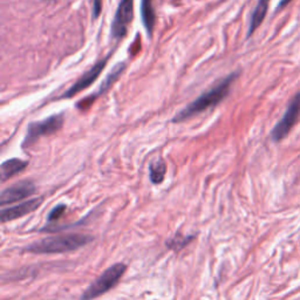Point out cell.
<instances>
[{
  "label": "cell",
  "instance_id": "obj_1",
  "mask_svg": "<svg viewBox=\"0 0 300 300\" xmlns=\"http://www.w3.org/2000/svg\"><path fill=\"white\" fill-rule=\"evenodd\" d=\"M237 77L238 73H232L229 75V77L224 78L219 84H217L215 86V87H212L210 91L202 94V95L198 96L196 100L188 104L184 109H182L178 114H176L172 121H186V120L194 118L195 115H198L201 114V113L210 109V108L216 107L217 104L222 102L225 97L228 96L229 92H230L231 85L234 84V81L237 79Z\"/></svg>",
  "mask_w": 300,
  "mask_h": 300
},
{
  "label": "cell",
  "instance_id": "obj_2",
  "mask_svg": "<svg viewBox=\"0 0 300 300\" xmlns=\"http://www.w3.org/2000/svg\"><path fill=\"white\" fill-rule=\"evenodd\" d=\"M93 241L92 236L88 235H65L47 237L33 243L27 249L32 253H62L69 252L87 245Z\"/></svg>",
  "mask_w": 300,
  "mask_h": 300
},
{
  "label": "cell",
  "instance_id": "obj_3",
  "mask_svg": "<svg viewBox=\"0 0 300 300\" xmlns=\"http://www.w3.org/2000/svg\"><path fill=\"white\" fill-rule=\"evenodd\" d=\"M127 266L123 262H118V264L110 266L107 269L102 275H101L96 280L89 285V287L81 295V300H92L94 298L100 297L101 294L106 293L109 291L114 285L118 283L119 279L121 278L125 273Z\"/></svg>",
  "mask_w": 300,
  "mask_h": 300
},
{
  "label": "cell",
  "instance_id": "obj_4",
  "mask_svg": "<svg viewBox=\"0 0 300 300\" xmlns=\"http://www.w3.org/2000/svg\"><path fill=\"white\" fill-rule=\"evenodd\" d=\"M62 125V115H53L51 118L41 120V121L31 123V125H28L27 133H26V136L22 141V147H31L40 137L54 134L55 131L61 129Z\"/></svg>",
  "mask_w": 300,
  "mask_h": 300
},
{
  "label": "cell",
  "instance_id": "obj_5",
  "mask_svg": "<svg viewBox=\"0 0 300 300\" xmlns=\"http://www.w3.org/2000/svg\"><path fill=\"white\" fill-rule=\"evenodd\" d=\"M134 0H120L111 25V35L115 39H122L128 32L129 24L133 20Z\"/></svg>",
  "mask_w": 300,
  "mask_h": 300
},
{
  "label": "cell",
  "instance_id": "obj_6",
  "mask_svg": "<svg viewBox=\"0 0 300 300\" xmlns=\"http://www.w3.org/2000/svg\"><path fill=\"white\" fill-rule=\"evenodd\" d=\"M300 114V92L295 95L293 101L290 103V106L285 111L283 118L275 126V128L272 129L271 136L273 141H280L287 136V134L290 133L292 127L294 126V123L297 122Z\"/></svg>",
  "mask_w": 300,
  "mask_h": 300
},
{
  "label": "cell",
  "instance_id": "obj_7",
  "mask_svg": "<svg viewBox=\"0 0 300 300\" xmlns=\"http://www.w3.org/2000/svg\"><path fill=\"white\" fill-rule=\"evenodd\" d=\"M109 56H110V54L108 56H106L104 59L100 60L99 62H96L95 65H94L91 69L87 70V72L82 75V77L79 79V80L75 82L73 86H70V87L67 89V91L63 93L61 96H60V99H70V97L75 96L77 94L84 91V89L88 88L89 86H91L93 82L100 77L101 72H102L103 68L107 65Z\"/></svg>",
  "mask_w": 300,
  "mask_h": 300
},
{
  "label": "cell",
  "instance_id": "obj_8",
  "mask_svg": "<svg viewBox=\"0 0 300 300\" xmlns=\"http://www.w3.org/2000/svg\"><path fill=\"white\" fill-rule=\"evenodd\" d=\"M35 193V185L31 181H21L12 186L7 188L0 195V204L3 206L6 204L14 203L24 198L31 196Z\"/></svg>",
  "mask_w": 300,
  "mask_h": 300
},
{
  "label": "cell",
  "instance_id": "obj_9",
  "mask_svg": "<svg viewBox=\"0 0 300 300\" xmlns=\"http://www.w3.org/2000/svg\"><path fill=\"white\" fill-rule=\"evenodd\" d=\"M43 198H32V200H28L24 202V203H20L19 205L12 206V208H6L2 210V213H0V218H2L3 223L10 222V220H14L17 218H20V217H24L25 215H28L36 210L43 203Z\"/></svg>",
  "mask_w": 300,
  "mask_h": 300
},
{
  "label": "cell",
  "instance_id": "obj_10",
  "mask_svg": "<svg viewBox=\"0 0 300 300\" xmlns=\"http://www.w3.org/2000/svg\"><path fill=\"white\" fill-rule=\"evenodd\" d=\"M269 3L270 0H258V4L254 9L252 16H251L250 25H249V31H247V36H251L254 33V31L259 27L260 24L266 17L269 9Z\"/></svg>",
  "mask_w": 300,
  "mask_h": 300
},
{
  "label": "cell",
  "instance_id": "obj_11",
  "mask_svg": "<svg viewBox=\"0 0 300 300\" xmlns=\"http://www.w3.org/2000/svg\"><path fill=\"white\" fill-rule=\"evenodd\" d=\"M141 17L144 28L147 29L148 35L152 36L156 19L153 0H141Z\"/></svg>",
  "mask_w": 300,
  "mask_h": 300
},
{
  "label": "cell",
  "instance_id": "obj_12",
  "mask_svg": "<svg viewBox=\"0 0 300 300\" xmlns=\"http://www.w3.org/2000/svg\"><path fill=\"white\" fill-rule=\"evenodd\" d=\"M27 167V162L20 159H11L5 161L2 164V181L5 182L6 179L13 177L14 175L24 170Z\"/></svg>",
  "mask_w": 300,
  "mask_h": 300
},
{
  "label": "cell",
  "instance_id": "obj_13",
  "mask_svg": "<svg viewBox=\"0 0 300 300\" xmlns=\"http://www.w3.org/2000/svg\"><path fill=\"white\" fill-rule=\"evenodd\" d=\"M125 68H126V63H123V62L118 63V65H116L114 68H113L111 72L107 75V78L104 79L103 84L100 86L99 92H97V95L106 93L108 89L111 87L113 84H115V81L118 80V79L120 78V75L123 73Z\"/></svg>",
  "mask_w": 300,
  "mask_h": 300
},
{
  "label": "cell",
  "instance_id": "obj_14",
  "mask_svg": "<svg viewBox=\"0 0 300 300\" xmlns=\"http://www.w3.org/2000/svg\"><path fill=\"white\" fill-rule=\"evenodd\" d=\"M150 170V181L154 184H160L162 183L164 176H166V164L162 160H157L155 162H153L149 167Z\"/></svg>",
  "mask_w": 300,
  "mask_h": 300
},
{
  "label": "cell",
  "instance_id": "obj_15",
  "mask_svg": "<svg viewBox=\"0 0 300 300\" xmlns=\"http://www.w3.org/2000/svg\"><path fill=\"white\" fill-rule=\"evenodd\" d=\"M194 237H182L181 235H177L174 239L167 242V246L174 250H181L183 246H185L190 241H193Z\"/></svg>",
  "mask_w": 300,
  "mask_h": 300
},
{
  "label": "cell",
  "instance_id": "obj_16",
  "mask_svg": "<svg viewBox=\"0 0 300 300\" xmlns=\"http://www.w3.org/2000/svg\"><path fill=\"white\" fill-rule=\"evenodd\" d=\"M65 210H66V206L63 204L55 206V208L52 209V211L48 213V220H55V219L60 218V216L65 212Z\"/></svg>",
  "mask_w": 300,
  "mask_h": 300
},
{
  "label": "cell",
  "instance_id": "obj_17",
  "mask_svg": "<svg viewBox=\"0 0 300 300\" xmlns=\"http://www.w3.org/2000/svg\"><path fill=\"white\" fill-rule=\"evenodd\" d=\"M102 5H101V0H93V18L96 19L100 16Z\"/></svg>",
  "mask_w": 300,
  "mask_h": 300
},
{
  "label": "cell",
  "instance_id": "obj_18",
  "mask_svg": "<svg viewBox=\"0 0 300 300\" xmlns=\"http://www.w3.org/2000/svg\"><path fill=\"white\" fill-rule=\"evenodd\" d=\"M291 0H281L280 2V4H279V7H284V6H286L288 3H290Z\"/></svg>",
  "mask_w": 300,
  "mask_h": 300
}]
</instances>
